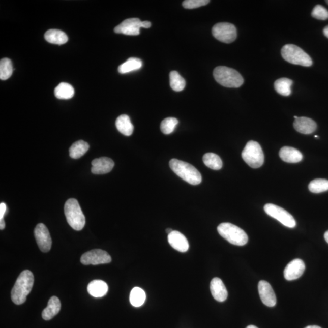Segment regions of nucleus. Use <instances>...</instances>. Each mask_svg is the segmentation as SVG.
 Here are the masks:
<instances>
[{"label": "nucleus", "instance_id": "c9c22d12", "mask_svg": "<svg viewBox=\"0 0 328 328\" xmlns=\"http://www.w3.org/2000/svg\"><path fill=\"white\" fill-rule=\"evenodd\" d=\"M7 210V207L4 202H2L0 204V221H4V216Z\"/></svg>", "mask_w": 328, "mask_h": 328}, {"label": "nucleus", "instance_id": "dca6fc26", "mask_svg": "<svg viewBox=\"0 0 328 328\" xmlns=\"http://www.w3.org/2000/svg\"><path fill=\"white\" fill-rule=\"evenodd\" d=\"M114 162L111 159L103 157L92 161V172L95 174H107L112 170Z\"/></svg>", "mask_w": 328, "mask_h": 328}, {"label": "nucleus", "instance_id": "2eb2a0df", "mask_svg": "<svg viewBox=\"0 0 328 328\" xmlns=\"http://www.w3.org/2000/svg\"><path fill=\"white\" fill-rule=\"evenodd\" d=\"M168 241L173 249L180 252H186L189 249L188 240L178 231L173 230L168 235Z\"/></svg>", "mask_w": 328, "mask_h": 328}, {"label": "nucleus", "instance_id": "ddd939ff", "mask_svg": "<svg viewBox=\"0 0 328 328\" xmlns=\"http://www.w3.org/2000/svg\"><path fill=\"white\" fill-rule=\"evenodd\" d=\"M258 292L261 301L269 307H274L277 304V298L273 287L266 281L261 280L258 283Z\"/></svg>", "mask_w": 328, "mask_h": 328}, {"label": "nucleus", "instance_id": "412c9836", "mask_svg": "<svg viewBox=\"0 0 328 328\" xmlns=\"http://www.w3.org/2000/svg\"><path fill=\"white\" fill-rule=\"evenodd\" d=\"M61 303L57 296H53L49 299L48 306L42 312V317L45 320H50L60 312Z\"/></svg>", "mask_w": 328, "mask_h": 328}, {"label": "nucleus", "instance_id": "aec40b11", "mask_svg": "<svg viewBox=\"0 0 328 328\" xmlns=\"http://www.w3.org/2000/svg\"><path fill=\"white\" fill-rule=\"evenodd\" d=\"M90 295L96 298L102 297L107 294L108 290V284L104 281L96 280L91 282L87 287Z\"/></svg>", "mask_w": 328, "mask_h": 328}, {"label": "nucleus", "instance_id": "20e7f679", "mask_svg": "<svg viewBox=\"0 0 328 328\" xmlns=\"http://www.w3.org/2000/svg\"><path fill=\"white\" fill-rule=\"evenodd\" d=\"M64 209L69 225L75 230H82L86 223L85 217L77 200L69 199L65 203Z\"/></svg>", "mask_w": 328, "mask_h": 328}, {"label": "nucleus", "instance_id": "6ab92c4d", "mask_svg": "<svg viewBox=\"0 0 328 328\" xmlns=\"http://www.w3.org/2000/svg\"><path fill=\"white\" fill-rule=\"evenodd\" d=\"M279 155L280 158L287 163H298L303 159L302 153L290 146H284L280 150Z\"/></svg>", "mask_w": 328, "mask_h": 328}, {"label": "nucleus", "instance_id": "393cba45", "mask_svg": "<svg viewBox=\"0 0 328 328\" xmlns=\"http://www.w3.org/2000/svg\"><path fill=\"white\" fill-rule=\"evenodd\" d=\"M142 62L140 59L137 58H130L118 67V73L121 74H127L130 72L139 70L142 67Z\"/></svg>", "mask_w": 328, "mask_h": 328}, {"label": "nucleus", "instance_id": "f257e3e1", "mask_svg": "<svg viewBox=\"0 0 328 328\" xmlns=\"http://www.w3.org/2000/svg\"><path fill=\"white\" fill-rule=\"evenodd\" d=\"M34 282V275L30 271L22 272L11 291V299L15 304L20 305L26 302L27 296L33 289Z\"/></svg>", "mask_w": 328, "mask_h": 328}, {"label": "nucleus", "instance_id": "a878e982", "mask_svg": "<svg viewBox=\"0 0 328 328\" xmlns=\"http://www.w3.org/2000/svg\"><path fill=\"white\" fill-rule=\"evenodd\" d=\"M55 96L58 99H70L74 95V89L70 84L61 83L55 87Z\"/></svg>", "mask_w": 328, "mask_h": 328}, {"label": "nucleus", "instance_id": "473e14b6", "mask_svg": "<svg viewBox=\"0 0 328 328\" xmlns=\"http://www.w3.org/2000/svg\"><path fill=\"white\" fill-rule=\"evenodd\" d=\"M179 123L177 118L174 117H168L162 121L161 130L165 134H170L174 131L175 128Z\"/></svg>", "mask_w": 328, "mask_h": 328}, {"label": "nucleus", "instance_id": "6e6552de", "mask_svg": "<svg viewBox=\"0 0 328 328\" xmlns=\"http://www.w3.org/2000/svg\"><path fill=\"white\" fill-rule=\"evenodd\" d=\"M212 34L215 39L225 43H232L236 39V28L229 23H220L212 28Z\"/></svg>", "mask_w": 328, "mask_h": 328}, {"label": "nucleus", "instance_id": "f3484780", "mask_svg": "<svg viewBox=\"0 0 328 328\" xmlns=\"http://www.w3.org/2000/svg\"><path fill=\"white\" fill-rule=\"evenodd\" d=\"M211 291L213 297L217 301L223 302L227 299L228 292L226 286L220 279L214 278L211 282Z\"/></svg>", "mask_w": 328, "mask_h": 328}, {"label": "nucleus", "instance_id": "a19ab883", "mask_svg": "<svg viewBox=\"0 0 328 328\" xmlns=\"http://www.w3.org/2000/svg\"><path fill=\"white\" fill-rule=\"evenodd\" d=\"M246 328H258V327H257V326H255L254 325H249L248 327H247Z\"/></svg>", "mask_w": 328, "mask_h": 328}, {"label": "nucleus", "instance_id": "4c0bfd02", "mask_svg": "<svg viewBox=\"0 0 328 328\" xmlns=\"http://www.w3.org/2000/svg\"><path fill=\"white\" fill-rule=\"evenodd\" d=\"M324 239H325L326 242L328 243V230L324 233Z\"/></svg>", "mask_w": 328, "mask_h": 328}, {"label": "nucleus", "instance_id": "f03ea898", "mask_svg": "<svg viewBox=\"0 0 328 328\" xmlns=\"http://www.w3.org/2000/svg\"><path fill=\"white\" fill-rule=\"evenodd\" d=\"M169 164L173 172L186 182L193 186L198 185L201 183V173L192 165L176 159H171Z\"/></svg>", "mask_w": 328, "mask_h": 328}, {"label": "nucleus", "instance_id": "4be33fe9", "mask_svg": "<svg viewBox=\"0 0 328 328\" xmlns=\"http://www.w3.org/2000/svg\"><path fill=\"white\" fill-rule=\"evenodd\" d=\"M115 126L118 131L125 136H130L133 133V125L131 123L129 115L126 114L121 115L117 118Z\"/></svg>", "mask_w": 328, "mask_h": 328}, {"label": "nucleus", "instance_id": "9d476101", "mask_svg": "<svg viewBox=\"0 0 328 328\" xmlns=\"http://www.w3.org/2000/svg\"><path fill=\"white\" fill-rule=\"evenodd\" d=\"M84 265L108 264L111 261V256L101 249H95L85 253L80 258Z\"/></svg>", "mask_w": 328, "mask_h": 328}, {"label": "nucleus", "instance_id": "4468645a", "mask_svg": "<svg viewBox=\"0 0 328 328\" xmlns=\"http://www.w3.org/2000/svg\"><path fill=\"white\" fill-rule=\"evenodd\" d=\"M304 262L301 259H295L286 265L284 271V276L287 281H292L301 277L305 270Z\"/></svg>", "mask_w": 328, "mask_h": 328}, {"label": "nucleus", "instance_id": "a211bd4d", "mask_svg": "<svg viewBox=\"0 0 328 328\" xmlns=\"http://www.w3.org/2000/svg\"><path fill=\"white\" fill-rule=\"evenodd\" d=\"M293 127L296 131L304 134L313 133L317 129V124L310 118L298 117L293 123Z\"/></svg>", "mask_w": 328, "mask_h": 328}, {"label": "nucleus", "instance_id": "c85d7f7f", "mask_svg": "<svg viewBox=\"0 0 328 328\" xmlns=\"http://www.w3.org/2000/svg\"><path fill=\"white\" fill-rule=\"evenodd\" d=\"M146 294L144 290L139 287H134L131 290L130 295L131 304L134 307H140L144 304Z\"/></svg>", "mask_w": 328, "mask_h": 328}, {"label": "nucleus", "instance_id": "7c9ffc66", "mask_svg": "<svg viewBox=\"0 0 328 328\" xmlns=\"http://www.w3.org/2000/svg\"><path fill=\"white\" fill-rule=\"evenodd\" d=\"M13 73L12 62L10 59L5 58L0 61V79L6 80L10 78Z\"/></svg>", "mask_w": 328, "mask_h": 328}, {"label": "nucleus", "instance_id": "7ed1b4c3", "mask_svg": "<svg viewBox=\"0 0 328 328\" xmlns=\"http://www.w3.org/2000/svg\"><path fill=\"white\" fill-rule=\"evenodd\" d=\"M214 76L215 80L224 87L237 88L244 83L243 78L238 71L223 66L215 69Z\"/></svg>", "mask_w": 328, "mask_h": 328}, {"label": "nucleus", "instance_id": "e433bc0d", "mask_svg": "<svg viewBox=\"0 0 328 328\" xmlns=\"http://www.w3.org/2000/svg\"><path fill=\"white\" fill-rule=\"evenodd\" d=\"M323 34L324 35L328 38V26L324 28Z\"/></svg>", "mask_w": 328, "mask_h": 328}, {"label": "nucleus", "instance_id": "f8f14e48", "mask_svg": "<svg viewBox=\"0 0 328 328\" xmlns=\"http://www.w3.org/2000/svg\"><path fill=\"white\" fill-rule=\"evenodd\" d=\"M34 236L36 240L40 251L43 252H48L52 246V240L48 228L45 224L40 223L34 230Z\"/></svg>", "mask_w": 328, "mask_h": 328}, {"label": "nucleus", "instance_id": "cd10ccee", "mask_svg": "<svg viewBox=\"0 0 328 328\" xmlns=\"http://www.w3.org/2000/svg\"><path fill=\"white\" fill-rule=\"evenodd\" d=\"M203 162L206 166L212 170H219L223 167V161L221 158L213 153H206L203 156Z\"/></svg>", "mask_w": 328, "mask_h": 328}, {"label": "nucleus", "instance_id": "bb28decb", "mask_svg": "<svg viewBox=\"0 0 328 328\" xmlns=\"http://www.w3.org/2000/svg\"><path fill=\"white\" fill-rule=\"evenodd\" d=\"M90 145L83 140H79L73 143L70 148V156L73 159H79L88 151Z\"/></svg>", "mask_w": 328, "mask_h": 328}, {"label": "nucleus", "instance_id": "c756f323", "mask_svg": "<svg viewBox=\"0 0 328 328\" xmlns=\"http://www.w3.org/2000/svg\"><path fill=\"white\" fill-rule=\"evenodd\" d=\"M170 83L171 89L175 92H181L186 86V80L176 71H171L170 74Z\"/></svg>", "mask_w": 328, "mask_h": 328}, {"label": "nucleus", "instance_id": "5701e85b", "mask_svg": "<svg viewBox=\"0 0 328 328\" xmlns=\"http://www.w3.org/2000/svg\"><path fill=\"white\" fill-rule=\"evenodd\" d=\"M45 39L47 42L55 44V45H64L68 40V37L63 31L58 29H50L45 34Z\"/></svg>", "mask_w": 328, "mask_h": 328}, {"label": "nucleus", "instance_id": "1a4fd4ad", "mask_svg": "<svg viewBox=\"0 0 328 328\" xmlns=\"http://www.w3.org/2000/svg\"><path fill=\"white\" fill-rule=\"evenodd\" d=\"M264 209L265 213L276 219L284 226L289 228H294L296 226L294 218L284 208L273 204H267L264 205Z\"/></svg>", "mask_w": 328, "mask_h": 328}, {"label": "nucleus", "instance_id": "2f4dec72", "mask_svg": "<svg viewBox=\"0 0 328 328\" xmlns=\"http://www.w3.org/2000/svg\"><path fill=\"white\" fill-rule=\"evenodd\" d=\"M309 191L314 193H320L328 190V180L316 179L312 181L309 184Z\"/></svg>", "mask_w": 328, "mask_h": 328}, {"label": "nucleus", "instance_id": "b1692460", "mask_svg": "<svg viewBox=\"0 0 328 328\" xmlns=\"http://www.w3.org/2000/svg\"><path fill=\"white\" fill-rule=\"evenodd\" d=\"M293 84L292 80L287 78H281L274 83V87L279 95L283 96H289L291 95V87Z\"/></svg>", "mask_w": 328, "mask_h": 328}, {"label": "nucleus", "instance_id": "0eeeda50", "mask_svg": "<svg viewBox=\"0 0 328 328\" xmlns=\"http://www.w3.org/2000/svg\"><path fill=\"white\" fill-rule=\"evenodd\" d=\"M242 156L246 163L253 168H260L263 165L264 153L260 145L257 142L251 140L247 143Z\"/></svg>", "mask_w": 328, "mask_h": 328}, {"label": "nucleus", "instance_id": "79ce46f5", "mask_svg": "<svg viewBox=\"0 0 328 328\" xmlns=\"http://www.w3.org/2000/svg\"><path fill=\"white\" fill-rule=\"evenodd\" d=\"M294 117V118H295V120H296V118H298V117H297V116H296V115H295V116H294V117Z\"/></svg>", "mask_w": 328, "mask_h": 328}, {"label": "nucleus", "instance_id": "37998d69", "mask_svg": "<svg viewBox=\"0 0 328 328\" xmlns=\"http://www.w3.org/2000/svg\"><path fill=\"white\" fill-rule=\"evenodd\" d=\"M315 137H318V136H315Z\"/></svg>", "mask_w": 328, "mask_h": 328}, {"label": "nucleus", "instance_id": "f704fd0d", "mask_svg": "<svg viewBox=\"0 0 328 328\" xmlns=\"http://www.w3.org/2000/svg\"><path fill=\"white\" fill-rule=\"evenodd\" d=\"M208 0H186L183 3L184 8L192 9L201 7L208 4Z\"/></svg>", "mask_w": 328, "mask_h": 328}, {"label": "nucleus", "instance_id": "423d86ee", "mask_svg": "<svg viewBox=\"0 0 328 328\" xmlns=\"http://www.w3.org/2000/svg\"><path fill=\"white\" fill-rule=\"evenodd\" d=\"M281 53L284 60L290 64L306 67L312 65L310 56L297 46L291 44L284 46Z\"/></svg>", "mask_w": 328, "mask_h": 328}, {"label": "nucleus", "instance_id": "ea45409f", "mask_svg": "<svg viewBox=\"0 0 328 328\" xmlns=\"http://www.w3.org/2000/svg\"><path fill=\"white\" fill-rule=\"evenodd\" d=\"M305 328H321V327H320V326H307V327H306Z\"/></svg>", "mask_w": 328, "mask_h": 328}, {"label": "nucleus", "instance_id": "58836bf2", "mask_svg": "<svg viewBox=\"0 0 328 328\" xmlns=\"http://www.w3.org/2000/svg\"><path fill=\"white\" fill-rule=\"evenodd\" d=\"M172 232H173V230H171V229H166V233H168V235H169V234Z\"/></svg>", "mask_w": 328, "mask_h": 328}, {"label": "nucleus", "instance_id": "9b49d317", "mask_svg": "<svg viewBox=\"0 0 328 328\" xmlns=\"http://www.w3.org/2000/svg\"><path fill=\"white\" fill-rule=\"evenodd\" d=\"M141 27L143 28V21H140L137 18H129L124 20L123 23L115 27L114 32L127 36H138Z\"/></svg>", "mask_w": 328, "mask_h": 328}, {"label": "nucleus", "instance_id": "72a5a7b5", "mask_svg": "<svg viewBox=\"0 0 328 328\" xmlns=\"http://www.w3.org/2000/svg\"><path fill=\"white\" fill-rule=\"evenodd\" d=\"M311 15L317 20H326L328 19V11L323 6L318 5L312 10Z\"/></svg>", "mask_w": 328, "mask_h": 328}, {"label": "nucleus", "instance_id": "c03bdc74", "mask_svg": "<svg viewBox=\"0 0 328 328\" xmlns=\"http://www.w3.org/2000/svg\"><path fill=\"white\" fill-rule=\"evenodd\" d=\"M326 2L327 3V4L328 5V0H327V1H326Z\"/></svg>", "mask_w": 328, "mask_h": 328}, {"label": "nucleus", "instance_id": "39448f33", "mask_svg": "<svg viewBox=\"0 0 328 328\" xmlns=\"http://www.w3.org/2000/svg\"><path fill=\"white\" fill-rule=\"evenodd\" d=\"M217 230L223 238L233 245L243 246L248 242V236L245 231L233 224L221 223Z\"/></svg>", "mask_w": 328, "mask_h": 328}]
</instances>
